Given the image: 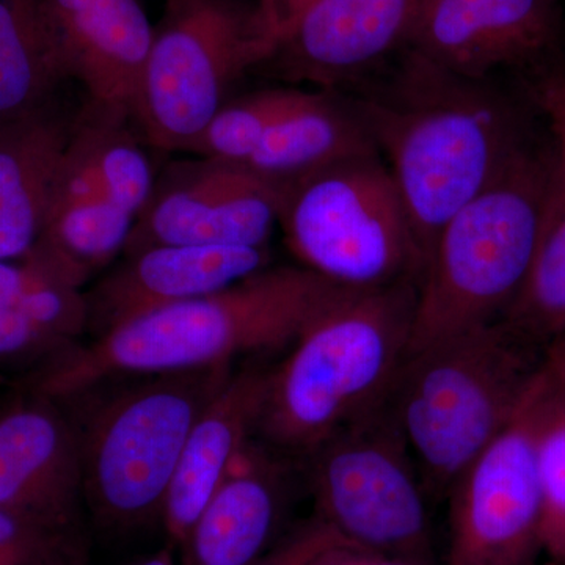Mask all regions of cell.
Segmentation results:
<instances>
[{"label": "cell", "instance_id": "12", "mask_svg": "<svg viewBox=\"0 0 565 565\" xmlns=\"http://www.w3.org/2000/svg\"><path fill=\"white\" fill-rule=\"evenodd\" d=\"M427 2L316 0L259 68L285 81L338 90L407 50Z\"/></svg>", "mask_w": 565, "mask_h": 565}, {"label": "cell", "instance_id": "21", "mask_svg": "<svg viewBox=\"0 0 565 565\" xmlns=\"http://www.w3.org/2000/svg\"><path fill=\"white\" fill-rule=\"evenodd\" d=\"M136 217L103 199H63L52 202L39 243L29 255L58 280L82 289L122 255Z\"/></svg>", "mask_w": 565, "mask_h": 565}, {"label": "cell", "instance_id": "24", "mask_svg": "<svg viewBox=\"0 0 565 565\" xmlns=\"http://www.w3.org/2000/svg\"><path fill=\"white\" fill-rule=\"evenodd\" d=\"M143 141L129 121L87 109L77 114L66 158L87 174L109 202L137 218L150 200L156 177Z\"/></svg>", "mask_w": 565, "mask_h": 565}, {"label": "cell", "instance_id": "14", "mask_svg": "<svg viewBox=\"0 0 565 565\" xmlns=\"http://www.w3.org/2000/svg\"><path fill=\"white\" fill-rule=\"evenodd\" d=\"M66 79L84 88L85 109L132 125L154 28L139 0H43Z\"/></svg>", "mask_w": 565, "mask_h": 565}, {"label": "cell", "instance_id": "30", "mask_svg": "<svg viewBox=\"0 0 565 565\" xmlns=\"http://www.w3.org/2000/svg\"><path fill=\"white\" fill-rule=\"evenodd\" d=\"M534 99L553 137L557 162L565 170V65L550 63L534 82Z\"/></svg>", "mask_w": 565, "mask_h": 565}, {"label": "cell", "instance_id": "6", "mask_svg": "<svg viewBox=\"0 0 565 565\" xmlns=\"http://www.w3.org/2000/svg\"><path fill=\"white\" fill-rule=\"evenodd\" d=\"M233 373L215 366L139 375L115 388L104 382L111 392L81 393L92 397L88 407H63L79 441L82 497L98 525L125 533L161 523L193 424Z\"/></svg>", "mask_w": 565, "mask_h": 565}, {"label": "cell", "instance_id": "35", "mask_svg": "<svg viewBox=\"0 0 565 565\" xmlns=\"http://www.w3.org/2000/svg\"><path fill=\"white\" fill-rule=\"evenodd\" d=\"M544 371L550 381L565 392V333L546 348Z\"/></svg>", "mask_w": 565, "mask_h": 565}, {"label": "cell", "instance_id": "31", "mask_svg": "<svg viewBox=\"0 0 565 565\" xmlns=\"http://www.w3.org/2000/svg\"><path fill=\"white\" fill-rule=\"evenodd\" d=\"M50 281L63 282L31 255L17 262L0 259V308L13 307L25 294Z\"/></svg>", "mask_w": 565, "mask_h": 565}, {"label": "cell", "instance_id": "11", "mask_svg": "<svg viewBox=\"0 0 565 565\" xmlns=\"http://www.w3.org/2000/svg\"><path fill=\"white\" fill-rule=\"evenodd\" d=\"M280 188L239 163L199 158L167 167L122 255L158 245L267 247Z\"/></svg>", "mask_w": 565, "mask_h": 565}, {"label": "cell", "instance_id": "23", "mask_svg": "<svg viewBox=\"0 0 565 565\" xmlns=\"http://www.w3.org/2000/svg\"><path fill=\"white\" fill-rule=\"evenodd\" d=\"M500 321L544 351L565 333V170L556 154L530 269Z\"/></svg>", "mask_w": 565, "mask_h": 565}, {"label": "cell", "instance_id": "29", "mask_svg": "<svg viewBox=\"0 0 565 565\" xmlns=\"http://www.w3.org/2000/svg\"><path fill=\"white\" fill-rule=\"evenodd\" d=\"M57 343L44 332L20 307L0 308V362L11 360H41L62 351Z\"/></svg>", "mask_w": 565, "mask_h": 565}, {"label": "cell", "instance_id": "33", "mask_svg": "<svg viewBox=\"0 0 565 565\" xmlns=\"http://www.w3.org/2000/svg\"><path fill=\"white\" fill-rule=\"evenodd\" d=\"M315 565H433L419 561L405 559V557L382 555V553L367 552L349 544L334 546L326 553Z\"/></svg>", "mask_w": 565, "mask_h": 565}, {"label": "cell", "instance_id": "7", "mask_svg": "<svg viewBox=\"0 0 565 565\" xmlns=\"http://www.w3.org/2000/svg\"><path fill=\"white\" fill-rule=\"evenodd\" d=\"M278 225L299 266L343 288L366 291L422 278V248L379 154L281 185Z\"/></svg>", "mask_w": 565, "mask_h": 565}, {"label": "cell", "instance_id": "20", "mask_svg": "<svg viewBox=\"0 0 565 565\" xmlns=\"http://www.w3.org/2000/svg\"><path fill=\"white\" fill-rule=\"evenodd\" d=\"M371 154L379 152L352 99L319 88L305 92L244 167L281 188L334 163Z\"/></svg>", "mask_w": 565, "mask_h": 565}, {"label": "cell", "instance_id": "15", "mask_svg": "<svg viewBox=\"0 0 565 565\" xmlns=\"http://www.w3.org/2000/svg\"><path fill=\"white\" fill-rule=\"evenodd\" d=\"M557 0H429L407 50L441 68L490 79L541 62L559 36Z\"/></svg>", "mask_w": 565, "mask_h": 565}, {"label": "cell", "instance_id": "22", "mask_svg": "<svg viewBox=\"0 0 565 565\" xmlns=\"http://www.w3.org/2000/svg\"><path fill=\"white\" fill-rule=\"evenodd\" d=\"M66 81L43 0H0V128L51 106Z\"/></svg>", "mask_w": 565, "mask_h": 565}, {"label": "cell", "instance_id": "36", "mask_svg": "<svg viewBox=\"0 0 565 565\" xmlns=\"http://www.w3.org/2000/svg\"><path fill=\"white\" fill-rule=\"evenodd\" d=\"M174 552H177V548L167 542L158 552L141 557V559L136 561V563L131 565H177V563H174Z\"/></svg>", "mask_w": 565, "mask_h": 565}, {"label": "cell", "instance_id": "27", "mask_svg": "<svg viewBox=\"0 0 565 565\" xmlns=\"http://www.w3.org/2000/svg\"><path fill=\"white\" fill-rule=\"evenodd\" d=\"M76 531L54 530L0 508V565H36Z\"/></svg>", "mask_w": 565, "mask_h": 565}, {"label": "cell", "instance_id": "2", "mask_svg": "<svg viewBox=\"0 0 565 565\" xmlns=\"http://www.w3.org/2000/svg\"><path fill=\"white\" fill-rule=\"evenodd\" d=\"M352 103L403 196L424 266L446 223L531 143L490 79L459 76L412 50L384 87Z\"/></svg>", "mask_w": 565, "mask_h": 565}, {"label": "cell", "instance_id": "16", "mask_svg": "<svg viewBox=\"0 0 565 565\" xmlns=\"http://www.w3.org/2000/svg\"><path fill=\"white\" fill-rule=\"evenodd\" d=\"M85 294L93 337L143 316L221 291L269 266V248L158 245L129 253Z\"/></svg>", "mask_w": 565, "mask_h": 565}, {"label": "cell", "instance_id": "5", "mask_svg": "<svg viewBox=\"0 0 565 565\" xmlns=\"http://www.w3.org/2000/svg\"><path fill=\"white\" fill-rule=\"evenodd\" d=\"M555 150L527 145L435 237L408 352L500 321L533 259Z\"/></svg>", "mask_w": 565, "mask_h": 565}, {"label": "cell", "instance_id": "4", "mask_svg": "<svg viewBox=\"0 0 565 565\" xmlns=\"http://www.w3.org/2000/svg\"><path fill=\"white\" fill-rule=\"evenodd\" d=\"M544 359L501 321L407 353L385 404L429 497H448L515 418Z\"/></svg>", "mask_w": 565, "mask_h": 565}, {"label": "cell", "instance_id": "10", "mask_svg": "<svg viewBox=\"0 0 565 565\" xmlns=\"http://www.w3.org/2000/svg\"><path fill=\"white\" fill-rule=\"evenodd\" d=\"M541 374L515 418L446 497L448 565H534L544 555L535 446Z\"/></svg>", "mask_w": 565, "mask_h": 565}, {"label": "cell", "instance_id": "17", "mask_svg": "<svg viewBox=\"0 0 565 565\" xmlns=\"http://www.w3.org/2000/svg\"><path fill=\"white\" fill-rule=\"evenodd\" d=\"M270 367L234 371L193 424L163 505L167 542L180 550L211 498L250 446L262 416Z\"/></svg>", "mask_w": 565, "mask_h": 565}, {"label": "cell", "instance_id": "25", "mask_svg": "<svg viewBox=\"0 0 565 565\" xmlns=\"http://www.w3.org/2000/svg\"><path fill=\"white\" fill-rule=\"evenodd\" d=\"M299 88H267L223 104L185 152L244 166L267 132L303 98Z\"/></svg>", "mask_w": 565, "mask_h": 565}, {"label": "cell", "instance_id": "28", "mask_svg": "<svg viewBox=\"0 0 565 565\" xmlns=\"http://www.w3.org/2000/svg\"><path fill=\"white\" fill-rule=\"evenodd\" d=\"M341 544L348 542L315 515L275 542L255 565H315L326 553Z\"/></svg>", "mask_w": 565, "mask_h": 565}, {"label": "cell", "instance_id": "13", "mask_svg": "<svg viewBox=\"0 0 565 565\" xmlns=\"http://www.w3.org/2000/svg\"><path fill=\"white\" fill-rule=\"evenodd\" d=\"M79 441L68 412L22 392L0 404V508L54 530H77Z\"/></svg>", "mask_w": 565, "mask_h": 565}, {"label": "cell", "instance_id": "3", "mask_svg": "<svg viewBox=\"0 0 565 565\" xmlns=\"http://www.w3.org/2000/svg\"><path fill=\"white\" fill-rule=\"evenodd\" d=\"M416 300V281L349 289L270 367L256 433L305 457L384 404L411 348Z\"/></svg>", "mask_w": 565, "mask_h": 565}, {"label": "cell", "instance_id": "8", "mask_svg": "<svg viewBox=\"0 0 565 565\" xmlns=\"http://www.w3.org/2000/svg\"><path fill=\"white\" fill-rule=\"evenodd\" d=\"M273 51L258 0H167L134 107L137 136L156 150L185 151Z\"/></svg>", "mask_w": 565, "mask_h": 565}, {"label": "cell", "instance_id": "32", "mask_svg": "<svg viewBox=\"0 0 565 565\" xmlns=\"http://www.w3.org/2000/svg\"><path fill=\"white\" fill-rule=\"evenodd\" d=\"M315 2L316 0H258L259 13L274 41V50L294 22L299 20L300 14Z\"/></svg>", "mask_w": 565, "mask_h": 565}, {"label": "cell", "instance_id": "26", "mask_svg": "<svg viewBox=\"0 0 565 565\" xmlns=\"http://www.w3.org/2000/svg\"><path fill=\"white\" fill-rule=\"evenodd\" d=\"M537 470L542 493V546L565 565V392L542 367L537 401Z\"/></svg>", "mask_w": 565, "mask_h": 565}, {"label": "cell", "instance_id": "18", "mask_svg": "<svg viewBox=\"0 0 565 565\" xmlns=\"http://www.w3.org/2000/svg\"><path fill=\"white\" fill-rule=\"evenodd\" d=\"M77 115L57 104L0 128V259L25 258L50 215Z\"/></svg>", "mask_w": 565, "mask_h": 565}, {"label": "cell", "instance_id": "19", "mask_svg": "<svg viewBox=\"0 0 565 565\" xmlns=\"http://www.w3.org/2000/svg\"><path fill=\"white\" fill-rule=\"evenodd\" d=\"M285 487L280 468L250 445L180 546V565H255L273 546Z\"/></svg>", "mask_w": 565, "mask_h": 565}, {"label": "cell", "instance_id": "34", "mask_svg": "<svg viewBox=\"0 0 565 565\" xmlns=\"http://www.w3.org/2000/svg\"><path fill=\"white\" fill-rule=\"evenodd\" d=\"M36 565H92L84 535L81 531L68 535L54 552Z\"/></svg>", "mask_w": 565, "mask_h": 565}, {"label": "cell", "instance_id": "9", "mask_svg": "<svg viewBox=\"0 0 565 565\" xmlns=\"http://www.w3.org/2000/svg\"><path fill=\"white\" fill-rule=\"evenodd\" d=\"M305 457L316 516L348 544L435 565L429 493L385 403Z\"/></svg>", "mask_w": 565, "mask_h": 565}, {"label": "cell", "instance_id": "1", "mask_svg": "<svg viewBox=\"0 0 565 565\" xmlns=\"http://www.w3.org/2000/svg\"><path fill=\"white\" fill-rule=\"evenodd\" d=\"M348 291L299 264L267 266L52 353L21 390L61 403L118 379L233 366L239 356L288 348Z\"/></svg>", "mask_w": 565, "mask_h": 565}]
</instances>
